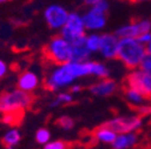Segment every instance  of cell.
<instances>
[{"mask_svg":"<svg viewBox=\"0 0 151 149\" xmlns=\"http://www.w3.org/2000/svg\"><path fill=\"white\" fill-rule=\"evenodd\" d=\"M43 147H45V149H66L68 145H67V142H65V141L56 140V141H49Z\"/></svg>","mask_w":151,"mask_h":149,"instance_id":"cell-24","label":"cell"},{"mask_svg":"<svg viewBox=\"0 0 151 149\" xmlns=\"http://www.w3.org/2000/svg\"><path fill=\"white\" fill-rule=\"evenodd\" d=\"M116 135L118 134L114 131V130L110 129L107 125H104V124L96 128L92 133V136H93V138H95L96 142L102 143V144H110V145H111L113 142H114Z\"/></svg>","mask_w":151,"mask_h":149,"instance_id":"cell-15","label":"cell"},{"mask_svg":"<svg viewBox=\"0 0 151 149\" xmlns=\"http://www.w3.org/2000/svg\"><path fill=\"white\" fill-rule=\"evenodd\" d=\"M137 40L139 41V42H142L143 44H147L150 41H151V31H147V32H143L142 35H139L138 37H137Z\"/></svg>","mask_w":151,"mask_h":149,"instance_id":"cell-28","label":"cell"},{"mask_svg":"<svg viewBox=\"0 0 151 149\" xmlns=\"http://www.w3.org/2000/svg\"><path fill=\"white\" fill-rule=\"evenodd\" d=\"M68 88H70V92L73 93V94H78V93H81L83 91V87L78 84H72Z\"/></svg>","mask_w":151,"mask_h":149,"instance_id":"cell-30","label":"cell"},{"mask_svg":"<svg viewBox=\"0 0 151 149\" xmlns=\"http://www.w3.org/2000/svg\"><path fill=\"white\" fill-rule=\"evenodd\" d=\"M74 100L73 98V93H71L70 91L68 92H59L56 97L50 101L49 106L50 107H58L60 105H68V104H72Z\"/></svg>","mask_w":151,"mask_h":149,"instance_id":"cell-20","label":"cell"},{"mask_svg":"<svg viewBox=\"0 0 151 149\" xmlns=\"http://www.w3.org/2000/svg\"><path fill=\"white\" fill-rule=\"evenodd\" d=\"M60 35L72 44L85 43L86 29L83 21V14L79 12H70L65 25L60 30Z\"/></svg>","mask_w":151,"mask_h":149,"instance_id":"cell-4","label":"cell"},{"mask_svg":"<svg viewBox=\"0 0 151 149\" xmlns=\"http://www.w3.org/2000/svg\"><path fill=\"white\" fill-rule=\"evenodd\" d=\"M139 68H142L143 70H145L146 73L151 74V54L150 53H146V55L144 56Z\"/></svg>","mask_w":151,"mask_h":149,"instance_id":"cell-27","label":"cell"},{"mask_svg":"<svg viewBox=\"0 0 151 149\" xmlns=\"http://www.w3.org/2000/svg\"><path fill=\"white\" fill-rule=\"evenodd\" d=\"M23 112H10V114H5L4 115V122L9 125H13L17 123L18 117H22Z\"/></svg>","mask_w":151,"mask_h":149,"instance_id":"cell-26","label":"cell"},{"mask_svg":"<svg viewBox=\"0 0 151 149\" xmlns=\"http://www.w3.org/2000/svg\"><path fill=\"white\" fill-rule=\"evenodd\" d=\"M72 45H73V57H72V61L83 62V61H88V60H90L91 51L86 48L85 43L72 44Z\"/></svg>","mask_w":151,"mask_h":149,"instance_id":"cell-18","label":"cell"},{"mask_svg":"<svg viewBox=\"0 0 151 149\" xmlns=\"http://www.w3.org/2000/svg\"><path fill=\"white\" fill-rule=\"evenodd\" d=\"M56 125H58L60 129L65 130V131H70V130H72L74 128L76 122L70 116H61L60 118H58V121H56Z\"/></svg>","mask_w":151,"mask_h":149,"instance_id":"cell-22","label":"cell"},{"mask_svg":"<svg viewBox=\"0 0 151 149\" xmlns=\"http://www.w3.org/2000/svg\"><path fill=\"white\" fill-rule=\"evenodd\" d=\"M150 100H151V99H150Z\"/></svg>","mask_w":151,"mask_h":149,"instance_id":"cell-34","label":"cell"},{"mask_svg":"<svg viewBox=\"0 0 151 149\" xmlns=\"http://www.w3.org/2000/svg\"><path fill=\"white\" fill-rule=\"evenodd\" d=\"M89 93L93 97H110L119 91V85L115 80H111L109 78L100 79L99 81L93 82L88 88Z\"/></svg>","mask_w":151,"mask_h":149,"instance_id":"cell-12","label":"cell"},{"mask_svg":"<svg viewBox=\"0 0 151 149\" xmlns=\"http://www.w3.org/2000/svg\"><path fill=\"white\" fill-rule=\"evenodd\" d=\"M146 51L151 54V41H150V42H149V43L146 44Z\"/></svg>","mask_w":151,"mask_h":149,"instance_id":"cell-32","label":"cell"},{"mask_svg":"<svg viewBox=\"0 0 151 149\" xmlns=\"http://www.w3.org/2000/svg\"><path fill=\"white\" fill-rule=\"evenodd\" d=\"M99 1H100V0H82V3H83L85 6H88V7H91V6H93V5H96Z\"/></svg>","mask_w":151,"mask_h":149,"instance_id":"cell-31","label":"cell"},{"mask_svg":"<svg viewBox=\"0 0 151 149\" xmlns=\"http://www.w3.org/2000/svg\"><path fill=\"white\" fill-rule=\"evenodd\" d=\"M136 114L140 117H149L151 116V105L150 104H142L138 107H136Z\"/></svg>","mask_w":151,"mask_h":149,"instance_id":"cell-25","label":"cell"},{"mask_svg":"<svg viewBox=\"0 0 151 149\" xmlns=\"http://www.w3.org/2000/svg\"><path fill=\"white\" fill-rule=\"evenodd\" d=\"M104 125L113 129L116 134H125L131 131H138L143 126V117L139 115H129V116H116L111 119L103 123Z\"/></svg>","mask_w":151,"mask_h":149,"instance_id":"cell-8","label":"cell"},{"mask_svg":"<svg viewBox=\"0 0 151 149\" xmlns=\"http://www.w3.org/2000/svg\"><path fill=\"white\" fill-rule=\"evenodd\" d=\"M7 72H9V66H7V63H6L5 61H3V60H0V80L4 79V78L6 77Z\"/></svg>","mask_w":151,"mask_h":149,"instance_id":"cell-29","label":"cell"},{"mask_svg":"<svg viewBox=\"0 0 151 149\" xmlns=\"http://www.w3.org/2000/svg\"><path fill=\"white\" fill-rule=\"evenodd\" d=\"M151 31V21L150 19H140L137 22H131L128 24H125L115 30V35L119 38L124 37H137L142 35L143 32Z\"/></svg>","mask_w":151,"mask_h":149,"instance_id":"cell-10","label":"cell"},{"mask_svg":"<svg viewBox=\"0 0 151 149\" xmlns=\"http://www.w3.org/2000/svg\"><path fill=\"white\" fill-rule=\"evenodd\" d=\"M146 53V45L139 42L136 37H124L119 41L116 59L131 70L140 66Z\"/></svg>","mask_w":151,"mask_h":149,"instance_id":"cell-1","label":"cell"},{"mask_svg":"<svg viewBox=\"0 0 151 149\" xmlns=\"http://www.w3.org/2000/svg\"><path fill=\"white\" fill-rule=\"evenodd\" d=\"M109 10L108 0H100V1L89 7V10L83 14V21L86 31L96 32L106 28L107 25V13Z\"/></svg>","mask_w":151,"mask_h":149,"instance_id":"cell-5","label":"cell"},{"mask_svg":"<svg viewBox=\"0 0 151 149\" xmlns=\"http://www.w3.org/2000/svg\"><path fill=\"white\" fill-rule=\"evenodd\" d=\"M10 0H0V4H4V3H7Z\"/></svg>","mask_w":151,"mask_h":149,"instance_id":"cell-33","label":"cell"},{"mask_svg":"<svg viewBox=\"0 0 151 149\" xmlns=\"http://www.w3.org/2000/svg\"><path fill=\"white\" fill-rule=\"evenodd\" d=\"M76 80L77 79L70 73L65 63L55 65L45 79V87L50 92H59L70 87L72 84H74Z\"/></svg>","mask_w":151,"mask_h":149,"instance_id":"cell-6","label":"cell"},{"mask_svg":"<svg viewBox=\"0 0 151 149\" xmlns=\"http://www.w3.org/2000/svg\"><path fill=\"white\" fill-rule=\"evenodd\" d=\"M125 86L140 92L149 100L151 99V74L142 68L138 67L129 70L125 79Z\"/></svg>","mask_w":151,"mask_h":149,"instance_id":"cell-7","label":"cell"},{"mask_svg":"<svg viewBox=\"0 0 151 149\" xmlns=\"http://www.w3.org/2000/svg\"><path fill=\"white\" fill-rule=\"evenodd\" d=\"M35 140H36V142L39 143V144L45 145L46 143H48L50 141V131H49L47 128H40L36 131Z\"/></svg>","mask_w":151,"mask_h":149,"instance_id":"cell-23","label":"cell"},{"mask_svg":"<svg viewBox=\"0 0 151 149\" xmlns=\"http://www.w3.org/2000/svg\"><path fill=\"white\" fill-rule=\"evenodd\" d=\"M124 91V98L125 100L127 101V104L129 106H132L133 109L138 107L139 105L144 104L146 100H149L146 97H144L140 92L133 89V88H131V87H127V86H124L122 88Z\"/></svg>","mask_w":151,"mask_h":149,"instance_id":"cell-16","label":"cell"},{"mask_svg":"<svg viewBox=\"0 0 151 149\" xmlns=\"http://www.w3.org/2000/svg\"><path fill=\"white\" fill-rule=\"evenodd\" d=\"M45 56L53 65L67 63L73 57V45L61 35L55 36L45 47Z\"/></svg>","mask_w":151,"mask_h":149,"instance_id":"cell-3","label":"cell"},{"mask_svg":"<svg viewBox=\"0 0 151 149\" xmlns=\"http://www.w3.org/2000/svg\"><path fill=\"white\" fill-rule=\"evenodd\" d=\"M40 85V77L32 70H24L17 80V87L32 93Z\"/></svg>","mask_w":151,"mask_h":149,"instance_id":"cell-13","label":"cell"},{"mask_svg":"<svg viewBox=\"0 0 151 149\" xmlns=\"http://www.w3.org/2000/svg\"><path fill=\"white\" fill-rule=\"evenodd\" d=\"M68 13L70 12L64 6L53 4L46 7V10L43 11V18L49 29L60 31L67 21Z\"/></svg>","mask_w":151,"mask_h":149,"instance_id":"cell-9","label":"cell"},{"mask_svg":"<svg viewBox=\"0 0 151 149\" xmlns=\"http://www.w3.org/2000/svg\"><path fill=\"white\" fill-rule=\"evenodd\" d=\"M139 143V135L137 131H131L125 134H118L111 147L114 149H128L134 148Z\"/></svg>","mask_w":151,"mask_h":149,"instance_id":"cell-14","label":"cell"},{"mask_svg":"<svg viewBox=\"0 0 151 149\" xmlns=\"http://www.w3.org/2000/svg\"><path fill=\"white\" fill-rule=\"evenodd\" d=\"M21 140H22L21 131L17 128H12V129L7 130V131L4 134V136H3V144L6 148L11 149V148H14V147H17L18 144H19Z\"/></svg>","mask_w":151,"mask_h":149,"instance_id":"cell-17","label":"cell"},{"mask_svg":"<svg viewBox=\"0 0 151 149\" xmlns=\"http://www.w3.org/2000/svg\"><path fill=\"white\" fill-rule=\"evenodd\" d=\"M100 42H101V35L100 33L91 32V33L85 36V45L91 51V54L99 53V50H100Z\"/></svg>","mask_w":151,"mask_h":149,"instance_id":"cell-21","label":"cell"},{"mask_svg":"<svg viewBox=\"0 0 151 149\" xmlns=\"http://www.w3.org/2000/svg\"><path fill=\"white\" fill-rule=\"evenodd\" d=\"M32 103L34 97L30 92L23 91L18 87L9 89L0 94V114L23 112L32 105Z\"/></svg>","mask_w":151,"mask_h":149,"instance_id":"cell-2","label":"cell"},{"mask_svg":"<svg viewBox=\"0 0 151 149\" xmlns=\"http://www.w3.org/2000/svg\"><path fill=\"white\" fill-rule=\"evenodd\" d=\"M109 75H110V70L107 67V65L100 61H91V77L103 79V78H109Z\"/></svg>","mask_w":151,"mask_h":149,"instance_id":"cell-19","label":"cell"},{"mask_svg":"<svg viewBox=\"0 0 151 149\" xmlns=\"http://www.w3.org/2000/svg\"><path fill=\"white\" fill-rule=\"evenodd\" d=\"M120 38L115 33H102L101 42H100V50L99 53L101 56L106 60H114L118 55Z\"/></svg>","mask_w":151,"mask_h":149,"instance_id":"cell-11","label":"cell"}]
</instances>
